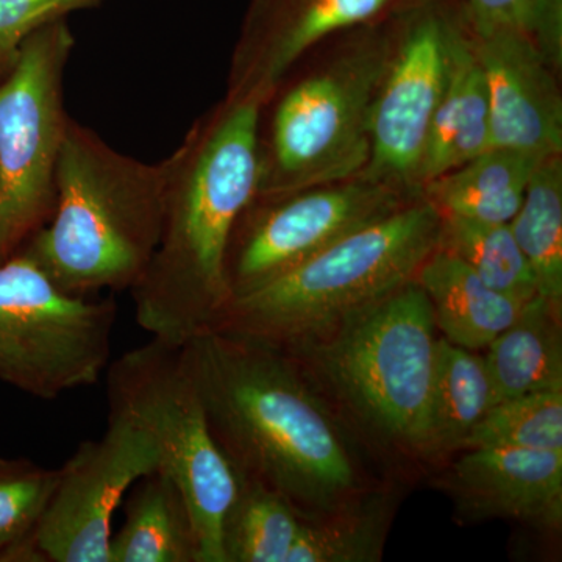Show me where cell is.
Here are the masks:
<instances>
[{"mask_svg": "<svg viewBox=\"0 0 562 562\" xmlns=\"http://www.w3.org/2000/svg\"><path fill=\"white\" fill-rule=\"evenodd\" d=\"M181 353L211 432L238 476L286 498L302 519L349 506L357 469L294 358L217 330L192 336Z\"/></svg>", "mask_w": 562, "mask_h": 562, "instance_id": "1", "label": "cell"}, {"mask_svg": "<svg viewBox=\"0 0 562 562\" xmlns=\"http://www.w3.org/2000/svg\"><path fill=\"white\" fill-rule=\"evenodd\" d=\"M265 106L225 98L161 161L160 241L131 291L136 322L151 338L183 346L231 301L225 261L236 222L257 195Z\"/></svg>", "mask_w": 562, "mask_h": 562, "instance_id": "2", "label": "cell"}, {"mask_svg": "<svg viewBox=\"0 0 562 562\" xmlns=\"http://www.w3.org/2000/svg\"><path fill=\"white\" fill-rule=\"evenodd\" d=\"M161 222V161L128 157L69 117L54 213L21 250L70 294L132 291L154 258Z\"/></svg>", "mask_w": 562, "mask_h": 562, "instance_id": "3", "label": "cell"}, {"mask_svg": "<svg viewBox=\"0 0 562 562\" xmlns=\"http://www.w3.org/2000/svg\"><path fill=\"white\" fill-rule=\"evenodd\" d=\"M441 232V213L420 195L231 299L210 330L280 350L313 341L416 280Z\"/></svg>", "mask_w": 562, "mask_h": 562, "instance_id": "4", "label": "cell"}, {"mask_svg": "<svg viewBox=\"0 0 562 562\" xmlns=\"http://www.w3.org/2000/svg\"><path fill=\"white\" fill-rule=\"evenodd\" d=\"M342 36L273 106L268 133H260L257 195L355 179L368 166L373 105L392 50L391 14Z\"/></svg>", "mask_w": 562, "mask_h": 562, "instance_id": "5", "label": "cell"}, {"mask_svg": "<svg viewBox=\"0 0 562 562\" xmlns=\"http://www.w3.org/2000/svg\"><path fill=\"white\" fill-rule=\"evenodd\" d=\"M436 342L431 303L414 280L327 335L281 351L317 361L384 438L428 452Z\"/></svg>", "mask_w": 562, "mask_h": 562, "instance_id": "6", "label": "cell"}, {"mask_svg": "<svg viewBox=\"0 0 562 562\" xmlns=\"http://www.w3.org/2000/svg\"><path fill=\"white\" fill-rule=\"evenodd\" d=\"M111 413L146 432L160 454V471L179 484L199 539V562H225L222 528L239 476L211 432L181 346L151 338L106 369Z\"/></svg>", "mask_w": 562, "mask_h": 562, "instance_id": "7", "label": "cell"}, {"mask_svg": "<svg viewBox=\"0 0 562 562\" xmlns=\"http://www.w3.org/2000/svg\"><path fill=\"white\" fill-rule=\"evenodd\" d=\"M113 297L66 292L25 251L0 262V382L55 401L109 369Z\"/></svg>", "mask_w": 562, "mask_h": 562, "instance_id": "8", "label": "cell"}, {"mask_svg": "<svg viewBox=\"0 0 562 562\" xmlns=\"http://www.w3.org/2000/svg\"><path fill=\"white\" fill-rule=\"evenodd\" d=\"M76 38L68 20L52 22L21 47L0 79V262L49 222L69 117L65 74Z\"/></svg>", "mask_w": 562, "mask_h": 562, "instance_id": "9", "label": "cell"}, {"mask_svg": "<svg viewBox=\"0 0 562 562\" xmlns=\"http://www.w3.org/2000/svg\"><path fill=\"white\" fill-rule=\"evenodd\" d=\"M462 0H413L391 14L392 50L372 114V149L361 177L422 195L420 169L449 72Z\"/></svg>", "mask_w": 562, "mask_h": 562, "instance_id": "10", "label": "cell"}, {"mask_svg": "<svg viewBox=\"0 0 562 562\" xmlns=\"http://www.w3.org/2000/svg\"><path fill=\"white\" fill-rule=\"evenodd\" d=\"M417 198L361 176L277 198L255 195L236 222L228 246L225 277L231 299Z\"/></svg>", "mask_w": 562, "mask_h": 562, "instance_id": "11", "label": "cell"}, {"mask_svg": "<svg viewBox=\"0 0 562 562\" xmlns=\"http://www.w3.org/2000/svg\"><path fill=\"white\" fill-rule=\"evenodd\" d=\"M160 471V454L135 422L111 413L99 439L81 442L60 468L32 550L36 562H111L113 517L133 484Z\"/></svg>", "mask_w": 562, "mask_h": 562, "instance_id": "12", "label": "cell"}, {"mask_svg": "<svg viewBox=\"0 0 562 562\" xmlns=\"http://www.w3.org/2000/svg\"><path fill=\"white\" fill-rule=\"evenodd\" d=\"M413 0H251L228 72V99L268 105L294 66L324 41L390 16Z\"/></svg>", "mask_w": 562, "mask_h": 562, "instance_id": "13", "label": "cell"}, {"mask_svg": "<svg viewBox=\"0 0 562 562\" xmlns=\"http://www.w3.org/2000/svg\"><path fill=\"white\" fill-rule=\"evenodd\" d=\"M471 33L490 91L492 147L536 158L561 155L562 99L557 69L520 33L503 29H471Z\"/></svg>", "mask_w": 562, "mask_h": 562, "instance_id": "14", "label": "cell"}, {"mask_svg": "<svg viewBox=\"0 0 562 562\" xmlns=\"http://www.w3.org/2000/svg\"><path fill=\"white\" fill-rule=\"evenodd\" d=\"M439 482L468 522L513 519L553 530L562 522V452L472 449Z\"/></svg>", "mask_w": 562, "mask_h": 562, "instance_id": "15", "label": "cell"}, {"mask_svg": "<svg viewBox=\"0 0 562 562\" xmlns=\"http://www.w3.org/2000/svg\"><path fill=\"white\" fill-rule=\"evenodd\" d=\"M491 147L490 91L465 16L450 44L446 88L422 162L420 192L428 181L460 168Z\"/></svg>", "mask_w": 562, "mask_h": 562, "instance_id": "16", "label": "cell"}, {"mask_svg": "<svg viewBox=\"0 0 562 562\" xmlns=\"http://www.w3.org/2000/svg\"><path fill=\"white\" fill-rule=\"evenodd\" d=\"M416 281L431 303L436 328L447 341L472 351L486 349L525 305L492 290L461 258L441 246L424 262Z\"/></svg>", "mask_w": 562, "mask_h": 562, "instance_id": "17", "label": "cell"}, {"mask_svg": "<svg viewBox=\"0 0 562 562\" xmlns=\"http://www.w3.org/2000/svg\"><path fill=\"white\" fill-rule=\"evenodd\" d=\"M128 492L124 522L111 536V562H199L198 532L179 484L155 471Z\"/></svg>", "mask_w": 562, "mask_h": 562, "instance_id": "18", "label": "cell"}, {"mask_svg": "<svg viewBox=\"0 0 562 562\" xmlns=\"http://www.w3.org/2000/svg\"><path fill=\"white\" fill-rule=\"evenodd\" d=\"M539 160L524 151L491 147L460 168L428 181L422 195L442 216L512 224Z\"/></svg>", "mask_w": 562, "mask_h": 562, "instance_id": "19", "label": "cell"}, {"mask_svg": "<svg viewBox=\"0 0 562 562\" xmlns=\"http://www.w3.org/2000/svg\"><path fill=\"white\" fill-rule=\"evenodd\" d=\"M497 403L531 392L562 391L561 308L536 295L486 347Z\"/></svg>", "mask_w": 562, "mask_h": 562, "instance_id": "20", "label": "cell"}, {"mask_svg": "<svg viewBox=\"0 0 562 562\" xmlns=\"http://www.w3.org/2000/svg\"><path fill=\"white\" fill-rule=\"evenodd\" d=\"M495 403L484 358L446 338L438 339L428 452L461 450L469 432Z\"/></svg>", "mask_w": 562, "mask_h": 562, "instance_id": "21", "label": "cell"}, {"mask_svg": "<svg viewBox=\"0 0 562 562\" xmlns=\"http://www.w3.org/2000/svg\"><path fill=\"white\" fill-rule=\"evenodd\" d=\"M535 276L538 295L562 310V160L541 158L509 224Z\"/></svg>", "mask_w": 562, "mask_h": 562, "instance_id": "22", "label": "cell"}, {"mask_svg": "<svg viewBox=\"0 0 562 562\" xmlns=\"http://www.w3.org/2000/svg\"><path fill=\"white\" fill-rule=\"evenodd\" d=\"M301 525L286 498L239 476L222 528L225 562H286Z\"/></svg>", "mask_w": 562, "mask_h": 562, "instance_id": "23", "label": "cell"}, {"mask_svg": "<svg viewBox=\"0 0 562 562\" xmlns=\"http://www.w3.org/2000/svg\"><path fill=\"white\" fill-rule=\"evenodd\" d=\"M439 246L461 258L492 290L522 303L538 295L535 276L509 224L442 216Z\"/></svg>", "mask_w": 562, "mask_h": 562, "instance_id": "24", "label": "cell"}, {"mask_svg": "<svg viewBox=\"0 0 562 562\" xmlns=\"http://www.w3.org/2000/svg\"><path fill=\"white\" fill-rule=\"evenodd\" d=\"M60 469L0 458V561L36 562L32 538L57 487Z\"/></svg>", "mask_w": 562, "mask_h": 562, "instance_id": "25", "label": "cell"}, {"mask_svg": "<svg viewBox=\"0 0 562 562\" xmlns=\"http://www.w3.org/2000/svg\"><path fill=\"white\" fill-rule=\"evenodd\" d=\"M483 447L562 452V391L531 392L495 403L461 449Z\"/></svg>", "mask_w": 562, "mask_h": 562, "instance_id": "26", "label": "cell"}, {"mask_svg": "<svg viewBox=\"0 0 562 562\" xmlns=\"http://www.w3.org/2000/svg\"><path fill=\"white\" fill-rule=\"evenodd\" d=\"M386 516L382 508L302 519L286 562H372L382 558Z\"/></svg>", "mask_w": 562, "mask_h": 562, "instance_id": "27", "label": "cell"}, {"mask_svg": "<svg viewBox=\"0 0 562 562\" xmlns=\"http://www.w3.org/2000/svg\"><path fill=\"white\" fill-rule=\"evenodd\" d=\"M473 31L503 29L527 36L554 69L562 66V0H462Z\"/></svg>", "mask_w": 562, "mask_h": 562, "instance_id": "28", "label": "cell"}, {"mask_svg": "<svg viewBox=\"0 0 562 562\" xmlns=\"http://www.w3.org/2000/svg\"><path fill=\"white\" fill-rule=\"evenodd\" d=\"M103 0H0V79L13 69L33 33Z\"/></svg>", "mask_w": 562, "mask_h": 562, "instance_id": "29", "label": "cell"}]
</instances>
